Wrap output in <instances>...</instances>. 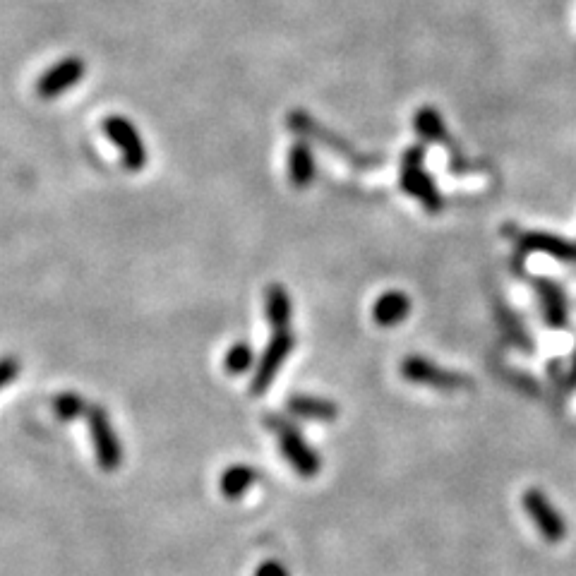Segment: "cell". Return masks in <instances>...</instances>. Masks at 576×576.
<instances>
[{"mask_svg": "<svg viewBox=\"0 0 576 576\" xmlns=\"http://www.w3.org/2000/svg\"><path fill=\"white\" fill-rule=\"evenodd\" d=\"M89 420V435H92L94 444V454H96V464L101 466V471H118L120 464H123V447H120V440L113 430L111 418L101 406H92L87 411Z\"/></svg>", "mask_w": 576, "mask_h": 576, "instance_id": "3", "label": "cell"}, {"mask_svg": "<svg viewBox=\"0 0 576 576\" xmlns=\"http://www.w3.org/2000/svg\"><path fill=\"white\" fill-rule=\"evenodd\" d=\"M53 411H56L58 418L72 420V418H77V416H84V413H87L89 408H87V401H84L80 394L63 392V394H58L56 399H53Z\"/></svg>", "mask_w": 576, "mask_h": 576, "instance_id": "17", "label": "cell"}, {"mask_svg": "<svg viewBox=\"0 0 576 576\" xmlns=\"http://www.w3.org/2000/svg\"><path fill=\"white\" fill-rule=\"evenodd\" d=\"M317 166H315V154H312L308 142H296L288 152V178L296 188H308L315 180Z\"/></svg>", "mask_w": 576, "mask_h": 576, "instance_id": "10", "label": "cell"}, {"mask_svg": "<svg viewBox=\"0 0 576 576\" xmlns=\"http://www.w3.org/2000/svg\"><path fill=\"white\" fill-rule=\"evenodd\" d=\"M524 509L531 516L533 526L543 533L548 543H562L567 536V524H564L562 514L552 507V502L540 490H526L524 492Z\"/></svg>", "mask_w": 576, "mask_h": 576, "instance_id": "7", "label": "cell"}, {"mask_svg": "<svg viewBox=\"0 0 576 576\" xmlns=\"http://www.w3.org/2000/svg\"><path fill=\"white\" fill-rule=\"evenodd\" d=\"M540 296H543L545 305V317H548L550 324H562L564 322V300L562 293L557 291L555 286L548 284V281H540Z\"/></svg>", "mask_w": 576, "mask_h": 576, "instance_id": "18", "label": "cell"}, {"mask_svg": "<svg viewBox=\"0 0 576 576\" xmlns=\"http://www.w3.org/2000/svg\"><path fill=\"white\" fill-rule=\"evenodd\" d=\"M17 375H20V363L15 358H0V389L8 387Z\"/></svg>", "mask_w": 576, "mask_h": 576, "instance_id": "19", "label": "cell"}, {"mask_svg": "<svg viewBox=\"0 0 576 576\" xmlns=\"http://www.w3.org/2000/svg\"><path fill=\"white\" fill-rule=\"evenodd\" d=\"M104 132L108 140L120 149V154H123V164L130 171H142L144 164H147V147H144L140 130L128 118L108 116L104 120Z\"/></svg>", "mask_w": 576, "mask_h": 576, "instance_id": "6", "label": "cell"}, {"mask_svg": "<svg viewBox=\"0 0 576 576\" xmlns=\"http://www.w3.org/2000/svg\"><path fill=\"white\" fill-rule=\"evenodd\" d=\"M257 478H260V473H257L252 466L236 464V466L226 468V471L221 473V483H219L221 495H224L226 500H238V497H243L245 492L257 483Z\"/></svg>", "mask_w": 576, "mask_h": 576, "instance_id": "13", "label": "cell"}, {"mask_svg": "<svg viewBox=\"0 0 576 576\" xmlns=\"http://www.w3.org/2000/svg\"><path fill=\"white\" fill-rule=\"evenodd\" d=\"M255 576H291V574H288V569L281 562L267 560V562H262L260 567H257Z\"/></svg>", "mask_w": 576, "mask_h": 576, "instance_id": "20", "label": "cell"}, {"mask_svg": "<svg viewBox=\"0 0 576 576\" xmlns=\"http://www.w3.org/2000/svg\"><path fill=\"white\" fill-rule=\"evenodd\" d=\"M288 413H293L296 418H308V420H334L339 416V408L334 401L320 399V396H303L296 394L288 399Z\"/></svg>", "mask_w": 576, "mask_h": 576, "instance_id": "11", "label": "cell"}, {"mask_svg": "<svg viewBox=\"0 0 576 576\" xmlns=\"http://www.w3.org/2000/svg\"><path fill=\"white\" fill-rule=\"evenodd\" d=\"M264 312H267V320L274 327V332L276 329H288L293 315V303L284 286L274 284L267 288V293H264Z\"/></svg>", "mask_w": 576, "mask_h": 576, "instance_id": "12", "label": "cell"}, {"mask_svg": "<svg viewBox=\"0 0 576 576\" xmlns=\"http://www.w3.org/2000/svg\"><path fill=\"white\" fill-rule=\"evenodd\" d=\"M84 70H87V65H84L82 58L77 56L63 58L60 63L51 65V68L39 77V82H36V94L46 101L58 99L60 94H65L68 89L75 87V84L82 82Z\"/></svg>", "mask_w": 576, "mask_h": 576, "instance_id": "8", "label": "cell"}, {"mask_svg": "<svg viewBox=\"0 0 576 576\" xmlns=\"http://www.w3.org/2000/svg\"><path fill=\"white\" fill-rule=\"evenodd\" d=\"M519 240L531 252H545V255L560 257V260H576L574 245L564 243V240L555 236H548V233H524Z\"/></svg>", "mask_w": 576, "mask_h": 576, "instance_id": "14", "label": "cell"}, {"mask_svg": "<svg viewBox=\"0 0 576 576\" xmlns=\"http://www.w3.org/2000/svg\"><path fill=\"white\" fill-rule=\"evenodd\" d=\"M293 346H296V336H293L291 329H276L272 339H269L267 348H264L260 365H257V370H255V377H252V384H250L252 394L260 396L272 387L276 372L281 370L284 360L291 356Z\"/></svg>", "mask_w": 576, "mask_h": 576, "instance_id": "4", "label": "cell"}, {"mask_svg": "<svg viewBox=\"0 0 576 576\" xmlns=\"http://www.w3.org/2000/svg\"><path fill=\"white\" fill-rule=\"evenodd\" d=\"M252 363H255V353H252V348L245 341L233 344L224 356V368L228 375H243V372L252 368Z\"/></svg>", "mask_w": 576, "mask_h": 576, "instance_id": "16", "label": "cell"}, {"mask_svg": "<svg viewBox=\"0 0 576 576\" xmlns=\"http://www.w3.org/2000/svg\"><path fill=\"white\" fill-rule=\"evenodd\" d=\"M413 125H416V132L423 140L428 142H442L447 140V128H444V120L435 108L423 106L416 111V118H413Z\"/></svg>", "mask_w": 576, "mask_h": 576, "instance_id": "15", "label": "cell"}, {"mask_svg": "<svg viewBox=\"0 0 576 576\" xmlns=\"http://www.w3.org/2000/svg\"><path fill=\"white\" fill-rule=\"evenodd\" d=\"M408 315H411V298L401 291L382 293L375 300V308H372V320L380 324V327H396Z\"/></svg>", "mask_w": 576, "mask_h": 576, "instance_id": "9", "label": "cell"}, {"mask_svg": "<svg viewBox=\"0 0 576 576\" xmlns=\"http://www.w3.org/2000/svg\"><path fill=\"white\" fill-rule=\"evenodd\" d=\"M401 377H406V380L413 384H423V387L444 389V392H454V389L471 384L468 377L459 375V372L444 370L423 356H408L404 363H401Z\"/></svg>", "mask_w": 576, "mask_h": 576, "instance_id": "5", "label": "cell"}, {"mask_svg": "<svg viewBox=\"0 0 576 576\" xmlns=\"http://www.w3.org/2000/svg\"><path fill=\"white\" fill-rule=\"evenodd\" d=\"M267 428H272L276 432L281 454L286 456L288 464L296 468V473L305 478H312L320 473L322 468L320 456H317L315 449L303 440V435L296 430V425H291L288 420L279 416H267Z\"/></svg>", "mask_w": 576, "mask_h": 576, "instance_id": "2", "label": "cell"}, {"mask_svg": "<svg viewBox=\"0 0 576 576\" xmlns=\"http://www.w3.org/2000/svg\"><path fill=\"white\" fill-rule=\"evenodd\" d=\"M423 161H425L423 147L408 149L404 154V161H401V188H404L411 197H416L430 214H440L444 207L442 192L437 190L435 180H432L428 176V171L423 168Z\"/></svg>", "mask_w": 576, "mask_h": 576, "instance_id": "1", "label": "cell"}]
</instances>
